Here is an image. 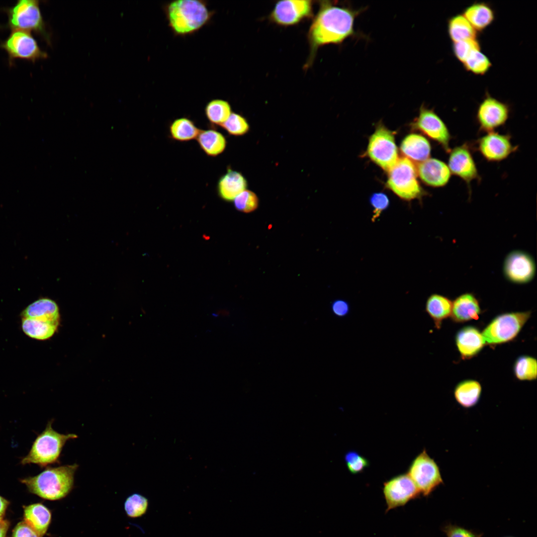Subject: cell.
Returning a JSON list of instances; mask_svg holds the SVG:
<instances>
[{
	"label": "cell",
	"mask_w": 537,
	"mask_h": 537,
	"mask_svg": "<svg viewBox=\"0 0 537 537\" xmlns=\"http://www.w3.org/2000/svg\"><path fill=\"white\" fill-rule=\"evenodd\" d=\"M362 11V8L357 9L350 5L322 1L308 32L311 53L314 54L320 46L339 44L355 36V20Z\"/></svg>",
	"instance_id": "cell-1"
},
{
	"label": "cell",
	"mask_w": 537,
	"mask_h": 537,
	"mask_svg": "<svg viewBox=\"0 0 537 537\" xmlns=\"http://www.w3.org/2000/svg\"><path fill=\"white\" fill-rule=\"evenodd\" d=\"M79 467L77 463L47 466L38 474L20 479L28 491L41 498L50 501L65 498L74 487V476Z\"/></svg>",
	"instance_id": "cell-2"
},
{
	"label": "cell",
	"mask_w": 537,
	"mask_h": 537,
	"mask_svg": "<svg viewBox=\"0 0 537 537\" xmlns=\"http://www.w3.org/2000/svg\"><path fill=\"white\" fill-rule=\"evenodd\" d=\"M168 25L176 36L192 34L206 25L214 14L207 2L201 0H177L164 6Z\"/></svg>",
	"instance_id": "cell-3"
},
{
	"label": "cell",
	"mask_w": 537,
	"mask_h": 537,
	"mask_svg": "<svg viewBox=\"0 0 537 537\" xmlns=\"http://www.w3.org/2000/svg\"><path fill=\"white\" fill-rule=\"evenodd\" d=\"M53 422V419L49 421L45 429L37 436L28 454L21 458L22 465L33 463L43 468L58 463L66 443L78 438L75 434L57 432L52 427Z\"/></svg>",
	"instance_id": "cell-4"
},
{
	"label": "cell",
	"mask_w": 537,
	"mask_h": 537,
	"mask_svg": "<svg viewBox=\"0 0 537 537\" xmlns=\"http://www.w3.org/2000/svg\"><path fill=\"white\" fill-rule=\"evenodd\" d=\"M4 10L8 17L7 28L11 30L34 32L50 43V36L46 30L38 0H19Z\"/></svg>",
	"instance_id": "cell-5"
},
{
	"label": "cell",
	"mask_w": 537,
	"mask_h": 537,
	"mask_svg": "<svg viewBox=\"0 0 537 537\" xmlns=\"http://www.w3.org/2000/svg\"><path fill=\"white\" fill-rule=\"evenodd\" d=\"M417 170L407 157L398 159L388 171L387 187L402 199L410 201L425 194L417 179Z\"/></svg>",
	"instance_id": "cell-6"
},
{
	"label": "cell",
	"mask_w": 537,
	"mask_h": 537,
	"mask_svg": "<svg viewBox=\"0 0 537 537\" xmlns=\"http://www.w3.org/2000/svg\"><path fill=\"white\" fill-rule=\"evenodd\" d=\"M531 315L530 311H524L498 315L482 332L485 344L496 345L513 340L520 332Z\"/></svg>",
	"instance_id": "cell-7"
},
{
	"label": "cell",
	"mask_w": 537,
	"mask_h": 537,
	"mask_svg": "<svg viewBox=\"0 0 537 537\" xmlns=\"http://www.w3.org/2000/svg\"><path fill=\"white\" fill-rule=\"evenodd\" d=\"M366 153L374 163L388 172L398 160L394 133L379 125L369 139Z\"/></svg>",
	"instance_id": "cell-8"
},
{
	"label": "cell",
	"mask_w": 537,
	"mask_h": 537,
	"mask_svg": "<svg viewBox=\"0 0 537 537\" xmlns=\"http://www.w3.org/2000/svg\"><path fill=\"white\" fill-rule=\"evenodd\" d=\"M407 473L424 496L430 494L443 483L439 466L425 449L412 460Z\"/></svg>",
	"instance_id": "cell-9"
},
{
	"label": "cell",
	"mask_w": 537,
	"mask_h": 537,
	"mask_svg": "<svg viewBox=\"0 0 537 537\" xmlns=\"http://www.w3.org/2000/svg\"><path fill=\"white\" fill-rule=\"evenodd\" d=\"M0 48L7 53L10 65L16 59L34 63L48 57L30 33L22 30H11L8 36L0 43Z\"/></svg>",
	"instance_id": "cell-10"
},
{
	"label": "cell",
	"mask_w": 537,
	"mask_h": 537,
	"mask_svg": "<svg viewBox=\"0 0 537 537\" xmlns=\"http://www.w3.org/2000/svg\"><path fill=\"white\" fill-rule=\"evenodd\" d=\"M503 273L509 282L517 284L529 283L536 273V265L528 253L519 250L510 252L503 264Z\"/></svg>",
	"instance_id": "cell-11"
},
{
	"label": "cell",
	"mask_w": 537,
	"mask_h": 537,
	"mask_svg": "<svg viewBox=\"0 0 537 537\" xmlns=\"http://www.w3.org/2000/svg\"><path fill=\"white\" fill-rule=\"evenodd\" d=\"M510 112L509 105L488 92L478 106L476 119L481 131L487 133L504 125Z\"/></svg>",
	"instance_id": "cell-12"
},
{
	"label": "cell",
	"mask_w": 537,
	"mask_h": 537,
	"mask_svg": "<svg viewBox=\"0 0 537 537\" xmlns=\"http://www.w3.org/2000/svg\"><path fill=\"white\" fill-rule=\"evenodd\" d=\"M414 127L439 143L446 152L450 150L449 144L452 137L449 130L433 109L422 105L414 122Z\"/></svg>",
	"instance_id": "cell-13"
},
{
	"label": "cell",
	"mask_w": 537,
	"mask_h": 537,
	"mask_svg": "<svg viewBox=\"0 0 537 537\" xmlns=\"http://www.w3.org/2000/svg\"><path fill=\"white\" fill-rule=\"evenodd\" d=\"M387 511L405 505L421 493L407 473L396 475L383 484Z\"/></svg>",
	"instance_id": "cell-14"
},
{
	"label": "cell",
	"mask_w": 537,
	"mask_h": 537,
	"mask_svg": "<svg viewBox=\"0 0 537 537\" xmlns=\"http://www.w3.org/2000/svg\"><path fill=\"white\" fill-rule=\"evenodd\" d=\"M477 148L486 160L498 162L507 159L518 147L513 145L510 135L492 131L478 139Z\"/></svg>",
	"instance_id": "cell-15"
},
{
	"label": "cell",
	"mask_w": 537,
	"mask_h": 537,
	"mask_svg": "<svg viewBox=\"0 0 537 537\" xmlns=\"http://www.w3.org/2000/svg\"><path fill=\"white\" fill-rule=\"evenodd\" d=\"M312 14L311 0H280L275 3L271 12L270 19L278 25L290 26L298 24Z\"/></svg>",
	"instance_id": "cell-16"
},
{
	"label": "cell",
	"mask_w": 537,
	"mask_h": 537,
	"mask_svg": "<svg viewBox=\"0 0 537 537\" xmlns=\"http://www.w3.org/2000/svg\"><path fill=\"white\" fill-rule=\"evenodd\" d=\"M448 166L451 174L462 179L468 186L472 181L480 179L478 169L467 144L450 149Z\"/></svg>",
	"instance_id": "cell-17"
},
{
	"label": "cell",
	"mask_w": 537,
	"mask_h": 537,
	"mask_svg": "<svg viewBox=\"0 0 537 537\" xmlns=\"http://www.w3.org/2000/svg\"><path fill=\"white\" fill-rule=\"evenodd\" d=\"M416 170L421 179L427 185L433 187L446 185L451 175L448 165L435 158H428L420 163Z\"/></svg>",
	"instance_id": "cell-18"
},
{
	"label": "cell",
	"mask_w": 537,
	"mask_h": 537,
	"mask_svg": "<svg viewBox=\"0 0 537 537\" xmlns=\"http://www.w3.org/2000/svg\"><path fill=\"white\" fill-rule=\"evenodd\" d=\"M60 316L39 315L32 317H22L21 327L29 337L45 340L51 338L59 326Z\"/></svg>",
	"instance_id": "cell-19"
},
{
	"label": "cell",
	"mask_w": 537,
	"mask_h": 537,
	"mask_svg": "<svg viewBox=\"0 0 537 537\" xmlns=\"http://www.w3.org/2000/svg\"><path fill=\"white\" fill-rule=\"evenodd\" d=\"M455 343L461 358L464 359L476 356L486 344L482 333L471 326L464 327L457 332Z\"/></svg>",
	"instance_id": "cell-20"
},
{
	"label": "cell",
	"mask_w": 537,
	"mask_h": 537,
	"mask_svg": "<svg viewBox=\"0 0 537 537\" xmlns=\"http://www.w3.org/2000/svg\"><path fill=\"white\" fill-rule=\"evenodd\" d=\"M461 14L478 33L490 26L496 18L492 6L485 1H476L469 4L464 8Z\"/></svg>",
	"instance_id": "cell-21"
},
{
	"label": "cell",
	"mask_w": 537,
	"mask_h": 537,
	"mask_svg": "<svg viewBox=\"0 0 537 537\" xmlns=\"http://www.w3.org/2000/svg\"><path fill=\"white\" fill-rule=\"evenodd\" d=\"M480 313L479 302L473 293L462 294L452 302L450 317L455 322L463 323L477 320Z\"/></svg>",
	"instance_id": "cell-22"
},
{
	"label": "cell",
	"mask_w": 537,
	"mask_h": 537,
	"mask_svg": "<svg viewBox=\"0 0 537 537\" xmlns=\"http://www.w3.org/2000/svg\"><path fill=\"white\" fill-rule=\"evenodd\" d=\"M247 186V180L241 173L228 168L226 173L218 181L217 190L222 199L232 201Z\"/></svg>",
	"instance_id": "cell-23"
},
{
	"label": "cell",
	"mask_w": 537,
	"mask_h": 537,
	"mask_svg": "<svg viewBox=\"0 0 537 537\" xmlns=\"http://www.w3.org/2000/svg\"><path fill=\"white\" fill-rule=\"evenodd\" d=\"M50 510L41 503L32 504L24 507V521L43 537L51 522Z\"/></svg>",
	"instance_id": "cell-24"
},
{
	"label": "cell",
	"mask_w": 537,
	"mask_h": 537,
	"mask_svg": "<svg viewBox=\"0 0 537 537\" xmlns=\"http://www.w3.org/2000/svg\"><path fill=\"white\" fill-rule=\"evenodd\" d=\"M400 149L407 158L420 163L429 158L431 152L429 141L423 136L415 133L404 138Z\"/></svg>",
	"instance_id": "cell-25"
},
{
	"label": "cell",
	"mask_w": 537,
	"mask_h": 537,
	"mask_svg": "<svg viewBox=\"0 0 537 537\" xmlns=\"http://www.w3.org/2000/svg\"><path fill=\"white\" fill-rule=\"evenodd\" d=\"M452 306L451 300L441 294L433 293L427 298L425 311L433 320L437 329H440L443 321L450 316Z\"/></svg>",
	"instance_id": "cell-26"
},
{
	"label": "cell",
	"mask_w": 537,
	"mask_h": 537,
	"mask_svg": "<svg viewBox=\"0 0 537 537\" xmlns=\"http://www.w3.org/2000/svg\"><path fill=\"white\" fill-rule=\"evenodd\" d=\"M482 386L477 381L467 379L458 383L453 392L455 400L461 406L470 408L475 406L480 398Z\"/></svg>",
	"instance_id": "cell-27"
},
{
	"label": "cell",
	"mask_w": 537,
	"mask_h": 537,
	"mask_svg": "<svg viewBox=\"0 0 537 537\" xmlns=\"http://www.w3.org/2000/svg\"><path fill=\"white\" fill-rule=\"evenodd\" d=\"M447 32L452 43L478 38V33L461 13L448 19Z\"/></svg>",
	"instance_id": "cell-28"
},
{
	"label": "cell",
	"mask_w": 537,
	"mask_h": 537,
	"mask_svg": "<svg viewBox=\"0 0 537 537\" xmlns=\"http://www.w3.org/2000/svg\"><path fill=\"white\" fill-rule=\"evenodd\" d=\"M196 140L202 150L210 157L218 156L226 147L224 136L214 129L200 130Z\"/></svg>",
	"instance_id": "cell-29"
},
{
	"label": "cell",
	"mask_w": 537,
	"mask_h": 537,
	"mask_svg": "<svg viewBox=\"0 0 537 537\" xmlns=\"http://www.w3.org/2000/svg\"><path fill=\"white\" fill-rule=\"evenodd\" d=\"M200 130L192 120L186 117L174 120L169 127L171 138L181 142L196 139Z\"/></svg>",
	"instance_id": "cell-30"
},
{
	"label": "cell",
	"mask_w": 537,
	"mask_h": 537,
	"mask_svg": "<svg viewBox=\"0 0 537 537\" xmlns=\"http://www.w3.org/2000/svg\"><path fill=\"white\" fill-rule=\"evenodd\" d=\"M232 113L231 106L226 100L214 99L209 101L205 107V114L209 121L221 126Z\"/></svg>",
	"instance_id": "cell-31"
},
{
	"label": "cell",
	"mask_w": 537,
	"mask_h": 537,
	"mask_svg": "<svg viewBox=\"0 0 537 537\" xmlns=\"http://www.w3.org/2000/svg\"><path fill=\"white\" fill-rule=\"evenodd\" d=\"M462 64L466 71L478 76L486 74L492 66L490 59L481 49L473 52Z\"/></svg>",
	"instance_id": "cell-32"
},
{
	"label": "cell",
	"mask_w": 537,
	"mask_h": 537,
	"mask_svg": "<svg viewBox=\"0 0 537 537\" xmlns=\"http://www.w3.org/2000/svg\"><path fill=\"white\" fill-rule=\"evenodd\" d=\"M537 360L529 356H522L516 360L514 372L520 380H533L537 378Z\"/></svg>",
	"instance_id": "cell-33"
},
{
	"label": "cell",
	"mask_w": 537,
	"mask_h": 537,
	"mask_svg": "<svg viewBox=\"0 0 537 537\" xmlns=\"http://www.w3.org/2000/svg\"><path fill=\"white\" fill-rule=\"evenodd\" d=\"M148 506V499L138 493H134L128 496L124 504L127 516L131 518L143 516L147 511Z\"/></svg>",
	"instance_id": "cell-34"
},
{
	"label": "cell",
	"mask_w": 537,
	"mask_h": 537,
	"mask_svg": "<svg viewBox=\"0 0 537 537\" xmlns=\"http://www.w3.org/2000/svg\"><path fill=\"white\" fill-rule=\"evenodd\" d=\"M220 126L229 134L235 136L244 135L250 129L246 119L241 115L234 112H232L227 120Z\"/></svg>",
	"instance_id": "cell-35"
},
{
	"label": "cell",
	"mask_w": 537,
	"mask_h": 537,
	"mask_svg": "<svg viewBox=\"0 0 537 537\" xmlns=\"http://www.w3.org/2000/svg\"><path fill=\"white\" fill-rule=\"evenodd\" d=\"M481 45L478 38L462 40L452 43L453 56L461 64L473 52L480 50Z\"/></svg>",
	"instance_id": "cell-36"
},
{
	"label": "cell",
	"mask_w": 537,
	"mask_h": 537,
	"mask_svg": "<svg viewBox=\"0 0 537 537\" xmlns=\"http://www.w3.org/2000/svg\"><path fill=\"white\" fill-rule=\"evenodd\" d=\"M235 208L244 213L255 211L259 205V198L253 191L246 189L233 200Z\"/></svg>",
	"instance_id": "cell-37"
},
{
	"label": "cell",
	"mask_w": 537,
	"mask_h": 537,
	"mask_svg": "<svg viewBox=\"0 0 537 537\" xmlns=\"http://www.w3.org/2000/svg\"><path fill=\"white\" fill-rule=\"evenodd\" d=\"M344 460L348 470L353 474L362 472L369 465L368 459L355 450L347 452L344 456Z\"/></svg>",
	"instance_id": "cell-38"
},
{
	"label": "cell",
	"mask_w": 537,
	"mask_h": 537,
	"mask_svg": "<svg viewBox=\"0 0 537 537\" xmlns=\"http://www.w3.org/2000/svg\"><path fill=\"white\" fill-rule=\"evenodd\" d=\"M369 202L372 208L371 221L374 222L379 217L382 212L389 205V199L387 195L383 192H376L370 197Z\"/></svg>",
	"instance_id": "cell-39"
},
{
	"label": "cell",
	"mask_w": 537,
	"mask_h": 537,
	"mask_svg": "<svg viewBox=\"0 0 537 537\" xmlns=\"http://www.w3.org/2000/svg\"><path fill=\"white\" fill-rule=\"evenodd\" d=\"M331 309L333 314L339 318L347 316L351 311L349 303L342 299H337L333 301L331 305Z\"/></svg>",
	"instance_id": "cell-40"
},
{
	"label": "cell",
	"mask_w": 537,
	"mask_h": 537,
	"mask_svg": "<svg viewBox=\"0 0 537 537\" xmlns=\"http://www.w3.org/2000/svg\"><path fill=\"white\" fill-rule=\"evenodd\" d=\"M12 537H42L24 521L18 523L13 530Z\"/></svg>",
	"instance_id": "cell-41"
},
{
	"label": "cell",
	"mask_w": 537,
	"mask_h": 537,
	"mask_svg": "<svg viewBox=\"0 0 537 537\" xmlns=\"http://www.w3.org/2000/svg\"><path fill=\"white\" fill-rule=\"evenodd\" d=\"M445 532L448 537H477L469 531L454 526L446 527Z\"/></svg>",
	"instance_id": "cell-42"
},
{
	"label": "cell",
	"mask_w": 537,
	"mask_h": 537,
	"mask_svg": "<svg viewBox=\"0 0 537 537\" xmlns=\"http://www.w3.org/2000/svg\"><path fill=\"white\" fill-rule=\"evenodd\" d=\"M9 526L8 521L3 518L0 519V537H6Z\"/></svg>",
	"instance_id": "cell-43"
},
{
	"label": "cell",
	"mask_w": 537,
	"mask_h": 537,
	"mask_svg": "<svg viewBox=\"0 0 537 537\" xmlns=\"http://www.w3.org/2000/svg\"><path fill=\"white\" fill-rule=\"evenodd\" d=\"M8 504V501L3 497L0 496V519L3 518Z\"/></svg>",
	"instance_id": "cell-44"
}]
</instances>
